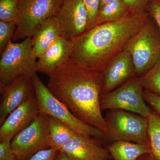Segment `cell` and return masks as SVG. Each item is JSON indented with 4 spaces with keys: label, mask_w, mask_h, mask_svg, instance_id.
<instances>
[{
    "label": "cell",
    "mask_w": 160,
    "mask_h": 160,
    "mask_svg": "<svg viewBox=\"0 0 160 160\" xmlns=\"http://www.w3.org/2000/svg\"><path fill=\"white\" fill-rule=\"evenodd\" d=\"M159 1H160V0H159Z\"/></svg>",
    "instance_id": "obj_34"
},
{
    "label": "cell",
    "mask_w": 160,
    "mask_h": 160,
    "mask_svg": "<svg viewBox=\"0 0 160 160\" xmlns=\"http://www.w3.org/2000/svg\"><path fill=\"white\" fill-rule=\"evenodd\" d=\"M41 112L35 94L12 112L0 128V140L10 139L29 126Z\"/></svg>",
    "instance_id": "obj_14"
},
{
    "label": "cell",
    "mask_w": 160,
    "mask_h": 160,
    "mask_svg": "<svg viewBox=\"0 0 160 160\" xmlns=\"http://www.w3.org/2000/svg\"><path fill=\"white\" fill-rule=\"evenodd\" d=\"M62 0H19V16L12 40L32 37L36 29L45 20L56 16Z\"/></svg>",
    "instance_id": "obj_8"
},
{
    "label": "cell",
    "mask_w": 160,
    "mask_h": 160,
    "mask_svg": "<svg viewBox=\"0 0 160 160\" xmlns=\"http://www.w3.org/2000/svg\"><path fill=\"white\" fill-rule=\"evenodd\" d=\"M145 160H157V159L152 153H149V154H146L145 156Z\"/></svg>",
    "instance_id": "obj_32"
},
{
    "label": "cell",
    "mask_w": 160,
    "mask_h": 160,
    "mask_svg": "<svg viewBox=\"0 0 160 160\" xmlns=\"http://www.w3.org/2000/svg\"><path fill=\"white\" fill-rule=\"evenodd\" d=\"M58 150L54 148L41 150L26 160H55Z\"/></svg>",
    "instance_id": "obj_28"
},
{
    "label": "cell",
    "mask_w": 160,
    "mask_h": 160,
    "mask_svg": "<svg viewBox=\"0 0 160 160\" xmlns=\"http://www.w3.org/2000/svg\"><path fill=\"white\" fill-rule=\"evenodd\" d=\"M83 2L88 13L87 31L94 26L100 9V0H83Z\"/></svg>",
    "instance_id": "obj_24"
},
{
    "label": "cell",
    "mask_w": 160,
    "mask_h": 160,
    "mask_svg": "<svg viewBox=\"0 0 160 160\" xmlns=\"http://www.w3.org/2000/svg\"><path fill=\"white\" fill-rule=\"evenodd\" d=\"M62 35L71 41L87 30L88 13L83 0H62L56 15Z\"/></svg>",
    "instance_id": "obj_10"
},
{
    "label": "cell",
    "mask_w": 160,
    "mask_h": 160,
    "mask_svg": "<svg viewBox=\"0 0 160 160\" xmlns=\"http://www.w3.org/2000/svg\"><path fill=\"white\" fill-rule=\"evenodd\" d=\"M113 0H100V9L103 8L104 6L111 2Z\"/></svg>",
    "instance_id": "obj_31"
},
{
    "label": "cell",
    "mask_w": 160,
    "mask_h": 160,
    "mask_svg": "<svg viewBox=\"0 0 160 160\" xmlns=\"http://www.w3.org/2000/svg\"><path fill=\"white\" fill-rule=\"evenodd\" d=\"M62 35L56 17L45 20L38 26L32 36V53L38 59L43 52Z\"/></svg>",
    "instance_id": "obj_16"
},
{
    "label": "cell",
    "mask_w": 160,
    "mask_h": 160,
    "mask_svg": "<svg viewBox=\"0 0 160 160\" xmlns=\"http://www.w3.org/2000/svg\"><path fill=\"white\" fill-rule=\"evenodd\" d=\"M102 140L76 133L59 151L76 160H109L111 158Z\"/></svg>",
    "instance_id": "obj_12"
},
{
    "label": "cell",
    "mask_w": 160,
    "mask_h": 160,
    "mask_svg": "<svg viewBox=\"0 0 160 160\" xmlns=\"http://www.w3.org/2000/svg\"><path fill=\"white\" fill-rule=\"evenodd\" d=\"M19 0H0V21L18 22Z\"/></svg>",
    "instance_id": "obj_22"
},
{
    "label": "cell",
    "mask_w": 160,
    "mask_h": 160,
    "mask_svg": "<svg viewBox=\"0 0 160 160\" xmlns=\"http://www.w3.org/2000/svg\"><path fill=\"white\" fill-rule=\"evenodd\" d=\"M146 10L160 31V1L150 0Z\"/></svg>",
    "instance_id": "obj_25"
},
{
    "label": "cell",
    "mask_w": 160,
    "mask_h": 160,
    "mask_svg": "<svg viewBox=\"0 0 160 160\" xmlns=\"http://www.w3.org/2000/svg\"><path fill=\"white\" fill-rule=\"evenodd\" d=\"M0 126L8 116L35 94L32 77L23 74L10 84L0 87Z\"/></svg>",
    "instance_id": "obj_11"
},
{
    "label": "cell",
    "mask_w": 160,
    "mask_h": 160,
    "mask_svg": "<svg viewBox=\"0 0 160 160\" xmlns=\"http://www.w3.org/2000/svg\"><path fill=\"white\" fill-rule=\"evenodd\" d=\"M146 155H144L142 156H141V157L139 158L137 160H145V156H146Z\"/></svg>",
    "instance_id": "obj_33"
},
{
    "label": "cell",
    "mask_w": 160,
    "mask_h": 160,
    "mask_svg": "<svg viewBox=\"0 0 160 160\" xmlns=\"http://www.w3.org/2000/svg\"><path fill=\"white\" fill-rule=\"evenodd\" d=\"M104 118L107 126L104 141L149 142L147 118L121 109H111Z\"/></svg>",
    "instance_id": "obj_5"
},
{
    "label": "cell",
    "mask_w": 160,
    "mask_h": 160,
    "mask_svg": "<svg viewBox=\"0 0 160 160\" xmlns=\"http://www.w3.org/2000/svg\"><path fill=\"white\" fill-rule=\"evenodd\" d=\"M139 78L144 90L160 97V59Z\"/></svg>",
    "instance_id": "obj_21"
},
{
    "label": "cell",
    "mask_w": 160,
    "mask_h": 160,
    "mask_svg": "<svg viewBox=\"0 0 160 160\" xmlns=\"http://www.w3.org/2000/svg\"><path fill=\"white\" fill-rule=\"evenodd\" d=\"M102 72V93L114 90L137 76L131 55L126 50L113 58Z\"/></svg>",
    "instance_id": "obj_13"
},
{
    "label": "cell",
    "mask_w": 160,
    "mask_h": 160,
    "mask_svg": "<svg viewBox=\"0 0 160 160\" xmlns=\"http://www.w3.org/2000/svg\"><path fill=\"white\" fill-rule=\"evenodd\" d=\"M49 119V116L41 112L29 126L13 137L11 148L18 160L28 159L50 148Z\"/></svg>",
    "instance_id": "obj_9"
},
{
    "label": "cell",
    "mask_w": 160,
    "mask_h": 160,
    "mask_svg": "<svg viewBox=\"0 0 160 160\" xmlns=\"http://www.w3.org/2000/svg\"><path fill=\"white\" fill-rule=\"evenodd\" d=\"M148 119V137L151 153L157 160H160V116L152 111Z\"/></svg>",
    "instance_id": "obj_20"
},
{
    "label": "cell",
    "mask_w": 160,
    "mask_h": 160,
    "mask_svg": "<svg viewBox=\"0 0 160 160\" xmlns=\"http://www.w3.org/2000/svg\"><path fill=\"white\" fill-rule=\"evenodd\" d=\"M71 41L62 36L39 58L37 72L49 77L55 69L71 58Z\"/></svg>",
    "instance_id": "obj_15"
},
{
    "label": "cell",
    "mask_w": 160,
    "mask_h": 160,
    "mask_svg": "<svg viewBox=\"0 0 160 160\" xmlns=\"http://www.w3.org/2000/svg\"><path fill=\"white\" fill-rule=\"evenodd\" d=\"M143 97L146 103L151 106L155 112L160 116V97L150 92L144 90Z\"/></svg>",
    "instance_id": "obj_27"
},
{
    "label": "cell",
    "mask_w": 160,
    "mask_h": 160,
    "mask_svg": "<svg viewBox=\"0 0 160 160\" xmlns=\"http://www.w3.org/2000/svg\"><path fill=\"white\" fill-rule=\"evenodd\" d=\"M106 147L113 160H137L142 156L151 153L149 142L138 143L118 141Z\"/></svg>",
    "instance_id": "obj_17"
},
{
    "label": "cell",
    "mask_w": 160,
    "mask_h": 160,
    "mask_svg": "<svg viewBox=\"0 0 160 160\" xmlns=\"http://www.w3.org/2000/svg\"><path fill=\"white\" fill-rule=\"evenodd\" d=\"M32 79L35 94L41 112L65 123L79 134L103 141V132L75 116L65 104L52 93L47 86L40 79L37 73L32 75Z\"/></svg>",
    "instance_id": "obj_3"
},
{
    "label": "cell",
    "mask_w": 160,
    "mask_h": 160,
    "mask_svg": "<svg viewBox=\"0 0 160 160\" xmlns=\"http://www.w3.org/2000/svg\"><path fill=\"white\" fill-rule=\"evenodd\" d=\"M146 10L132 11L121 19L92 27L71 41L72 59L88 69L103 72L124 51L130 39L147 22Z\"/></svg>",
    "instance_id": "obj_2"
},
{
    "label": "cell",
    "mask_w": 160,
    "mask_h": 160,
    "mask_svg": "<svg viewBox=\"0 0 160 160\" xmlns=\"http://www.w3.org/2000/svg\"><path fill=\"white\" fill-rule=\"evenodd\" d=\"M132 11L122 0H113L99 9L94 26L106 22L121 19L126 17Z\"/></svg>",
    "instance_id": "obj_19"
},
{
    "label": "cell",
    "mask_w": 160,
    "mask_h": 160,
    "mask_svg": "<svg viewBox=\"0 0 160 160\" xmlns=\"http://www.w3.org/2000/svg\"><path fill=\"white\" fill-rule=\"evenodd\" d=\"M32 37L20 43L10 41L0 60V87L10 84L18 77L37 73V61L32 53Z\"/></svg>",
    "instance_id": "obj_6"
},
{
    "label": "cell",
    "mask_w": 160,
    "mask_h": 160,
    "mask_svg": "<svg viewBox=\"0 0 160 160\" xmlns=\"http://www.w3.org/2000/svg\"><path fill=\"white\" fill-rule=\"evenodd\" d=\"M17 23L0 21V53L2 54L9 42L12 40Z\"/></svg>",
    "instance_id": "obj_23"
},
{
    "label": "cell",
    "mask_w": 160,
    "mask_h": 160,
    "mask_svg": "<svg viewBox=\"0 0 160 160\" xmlns=\"http://www.w3.org/2000/svg\"><path fill=\"white\" fill-rule=\"evenodd\" d=\"M55 160H76L68 155L60 151H58Z\"/></svg>",
    "instance_id": "obj_30"
},
{
    "label": "cell",
    "mask_w": 160,
    "mask_h": 160,
    "mask_svg": "<svg viewBox=\"0 0 160 160\" xmlns=\"http://www.w3.org/2000/svg\"><path fill=\"white\" fill-rule=\"evenodd\" d=\"M49 128L50 148L58 151L77 133L65 123L50 117Z\"/></svg>",
    "instance_id": "obj_18"
},
{
    "label": "cell",
    "mask_w": 160,
    "mask_h": 160,
    "mask_svg": "<svg viewBox=\"0 0 160 160\" xmlns=\"http://www.w3.org/2000/svg\"><path fill=\"white\" fill-rule=\"evenodd\" d=\"M143 91L139 77L135 76L114 90L101 94V110L121 109L148 118L152 111L146 105Z\"/></svg>",
    "instance_id": "obj_7"
},
{
    "label": "cell",
    "mask_w": 160,
    "mask_h": 160,
    "mask_svg": "<svg viewBox=\"0 0 160 160\" xmlns=\"http://www.w3.org/2000/svg\"><path fill=\"white\" fill-rule=\"evenodd\" d=\"M47 86L75 116L103 132L107 126L100 107L102 72L88 69L71 58L55 69Z\"/></svg>",
    "instance_id": "obj_1"
},
{
    "label": "cell",
    "mask_w": 160,
    "mask_h": 160,
    "mask_svg": "<svg viewBox=\"0 0 160 160\" xmlns=\"http://www.w3.org/2000/svg\"><path fill=\"white\" fill-rule=\"evenodd\" d=\"M125 50L131 55L139 77L160 59V31L150 17L130 39Z\"/></svg>",
    "instance_id": "obj_4"
},
{
    "label": "cell",
    "mask_w": 160,
    "mask_h": 160,
    "mask_svg": "<svg viewBox=\"0 0 160 160\" xmlns=\"http://www.w3.org/2000/svg\"><path fill=\"white\" fill-rule=\"evenodd\" d=\"M11 141L10 139L0 140V160H18L12 149Z\"/></svg>",
    "instance_id": "obj_26"
},
{
    "label": "cell",
    "mask_w": 160,
    "mask_h": 160,
    "mask_svg": "<svg viewBox=\"0 0 160 160\" xmlns=\"http://www.w3.org/2000/svg\"><path fill=\"white\" fill-rule=\"evenodd\" d=\"M129 10L132 11L146 10V7L150 0H122Z\"/></svg>",
    "instance_id": "obj_29"
}]
</instances>
